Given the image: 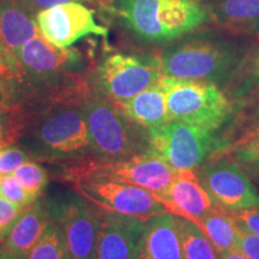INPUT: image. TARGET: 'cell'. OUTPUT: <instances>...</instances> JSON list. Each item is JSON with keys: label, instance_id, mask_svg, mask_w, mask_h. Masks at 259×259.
Listing matches in <instances>:
<instances>
[{"label": "cell", "instance_id": "obj_1", "mask_svg": "<svg viewBox=\"0 0 259 259\" xmlns=\"http://www.w3.org/2000/svg\"><path fill=\"white\" fill-rule=\"evenodd\" d=\"M198 30L173 41L158 54L162 72L171 78L203 80L223 89L252 42L227 32Z\"/></svg>", "mask_w": 259, "mask_h": 259}, {"label": "cell", "instance_id": "obj_2", "mask_svg": "<svg viewBox=\"0 0 259 259\" xmlns=\"http://www.w3.org/2000/svg\"><path fill=\"white\" fill-rule=\"evenodd\" d=\"M84 99L54 101L25 113L23 137L30 138L32 158L67 163L92 156Z\"/></svg>", "mask_w": 259, "mask_h": 259}, {"label": "cell", "instance_id": "obj_3", "mask_svg": "<svg viewBox=\"0 0 259 259\" xmlns=\"http://www.w3.org/2000/svg\"><path fill=\"white\" fill-rule=\"evenodd\" d=\"M113 11L139 40L171 44L209 23L198 0H115Z\"/></svg>", "mask_w": 259, "mask_h": 259}, {"label": "cell", "instance_id": "obj_4", "mask_svg": "<svg viewBox=\"0 0 259 259\" xmlns=\"http://www.w3.org/2000/svg\"><path fill=\"white\" fill-rule=\"evenodd\" d=\"M92 157L103 162H120L151 150L149 130L130 116L96 89L83 101Z\"/></svg>", "mask_w": 259, "mask_h": 259}, {"label": "cell", "instance_id": "obj_5", "mask_svg": "<svg viewBox=\"0 0 259 259\" xmlns=\"http://www.w3.org/2000/svg\"><path fill=\"white\" fill-rule=\"evenodd\" d=\"M169 120L219 132L234 112V103L213 83L163 76Z\"/></svg>", "mask_w": 259, "mask_h": 259}, {"label": "cell", "instance_id": "obj_6", "mask_svg": "<svg viewBox=\"0 0 259 259\" xmlns=\"http://www.w3.org/2000/svg\"><path fill=\"white\" fill-rule=\"evenodd\" d=\"M179 171L153 150L120 162H103L92 156L63 163L61 178L69 180L78 174H97L142 187L155 197L166 192Z\"/></svg>", "mask_w": 259, "mask_h": 259}, {"label": "cell", "instance_id": "obj_7", "mask_svg": "<svg viewBox=\"0 0 259 259\" xmlns=\"http://www.w3.org/2000/svg\"><path fill=\"white\" fill-rule=\"evenodd\" d=\"M162 77L158 54L115 52L97 65L94 89L113 102H122L153 87Z\"/></svg>", "mask_w": 259, "mask_h": 259}, {"label": "cell", "instance_id": "obj_8", "mask_svg": "<svg viewBox=\"0 0 259 259\" xmlns=\"http://www.w3.org/2000/svg\"><path fill=\"white\" fill-rule=\"evenodd\" d=\"M67 181L72 184L77 193L101 211L120 213L143 221L166 212L153 193L131 184L97 174H78Z\"/></svg>", "mask_w": 259, "mask_h": 259}, {"label": "cell", "instance_id": "obj_9", "mask_svg": "<svg viewBox=\"0 0 259 259\" xmlns=\"http://www.w3.org/2000/svg\"><path fill=\"white\" fill-rule=\"evenodd\" d=\"M150 148L178 171L197 169L218 147L216 132L169 120L149 130Z\"/></svg>", "mask_w": 259, "mask_h": 259}, {"label": "cell", "instance_id": "obj_10", "mask_svg": "<svg viewBox=\"0 0 259 259\" xmlns=\"http://www.w3.org/2000/svg\"><path fill=\"white\" fill-rule=\"evenodd\" d=\"M51 218L63 229L71 259H96L101 210L80 194L50 199Z\"/></svg>", "mask_w": 259, "mask_h": 259}, {"label": "cell", "instance_id": "obj_11", "mask_svg": "<svg viewBox=\"0 0 259 259\" xmlns=\"http://www.w3.org/2000/svg\"><path fill=\"white\" fill-rule=\"evenodd\" d=\"M196 170L204 189L226 211L259 206V192L253 180L229 156L208 158Z\"/></svg>", "mask_w": 259, "mask_h": 259}, {"label": "cell", "instance_id": "obj_12", "mask_svg": "<svg viewBox=\"0 0 259 259\" xmlns=\"http://www.w3.org/2000/svg\"><path fill=\"white\" fill-rule=\"evenodd\" d=\"M35 19L42 36L63 50L88 35H106L107 32V29L95 21L92 10L79 2L41 9Z\"/></svg>", "mask_w": 259, "mask_h": 259}, {"label": "cell", "instance_id": "obj_13", "mask_svg": "<svg viewBox=\"0 0 259 259\" xmlns=\"http://www.w3.org/2000/svg\"><path fill=\"white\" fill-rule=\"evenodd\" d=\"M167 212L193 223L206 213L221 208L200 183L196 169L181 170L162 196L157 197Z\"/></svg>", "mask_w": 259, "mask_h": 259}, {"label": "cell", "instance_id": "obj_14", "mask_svg": "<svg viewBox=\"0 0 259 259\" xmlns=\"http://www.w3.org/2000/svg\"><path fill=\"white\" fill-rule=\"evenodd\" d=\"M143 226V220L101 211L96 259H134Z\"/></svg>", "mask_w": 259, "mask_h": 259}, {"label": "cell", "instance_id": "obj_15", "mask_svg": "<svg viewBox=\"0 0 259 259\" xmlns=\"http://www.w3.org/2000/svg\"><path fill=\"white\" fill-rule=\"evenodd\" d=\"M134 259H183L176 215L166 211L145 220Z\"/></svg>", "mask_w": 259, "mask_h": 259}, {"label": "cell", "instance_id": "obj_16", "mask_svg": "<svg viewBox=\"0 0 259 259\" xmlns=\"http://www.w3.org/2000/svg\"><path fill=\"white\" fill-rule=\"evenodd\" d=\"M209 23L227 34L259 37V0H203Z\"/></svg>", "mask_w": 259, "mask_h": 259}, {"label": "cell", "instance_id": "obj_17", "mask_svg": "<svg viewBox=\"0 0 259 259\" xmlns=\"http://www.w3.org/2000/svg\"><path fill=\"white\" fill-rule=\"evenodd\" d=\"M51 221L50 199L38 197L19 216L8 235L0 241V246L19 258L27 259L29 252L40 240Z\"/></svg>", "mask_w": 259, "mask_h": 259}, {"label": "cell", "instance_id": "obj_18", "mask_svg": "<svg viewBox=\"0 0 259 259\" xmlns=\"http://www.w3.org/2000/svg\"><path fill=\"white\" fill-rule=\"evenodd\" d=\"M0 32L8 54L9 69L16 52L40 35L35 16L15 0H0Z\"/></svg>", "mask_w": 259, "mask_h": 259}, {"label": "cell", "instance_id": "obj_19", "mask_svg": "<svg viewBox=\"0 0 259 259\" xmlns=\"http://www.w3.org/2000/svg\"><path fill=\"white\" fill-rule=\"evenodd\" d=\"M218 147L209 158L221 157L229 150L259 137V99L234 108L227 124L216 132Z\"/></svg>", "mask_w": 259, "mask_h": 259}, {"label": "cell", "instance_id": "obj_20", "mask_svg": "<svg viewBox=\"0 0 259 259\" xmlns=\"http://www.w3.org/2000/svg\"><path fill=\"white\" fill-rule=\"evenodd\" d=\"M162 78L150 88L126 101L115 102V105L132 120L148 130L166 124L169 121V116L167 111L166 88Z\"/></svg>", "mask_w": 259, "mask_h": 259}, {"label": "cell", "instance_id": "obj_21", "mask_svg": "<svg viewBox=\"0 0 259 259\" xmlns=\"http://www.w3.org/2000/svg\"><path fill=\"white\" fill-rule=\"evenodd\" d=\"M222 90L234 108L259 99V40L252 42L240 66Z\"/></svg>", "mask_w": 259, "mask_h": 259}, {"label": "cell", "instance_id": "obj_22", "mask_svg": "<svg viewBox=\"0 0 259 259\" xmlns=\"http://www.w3.org/2000/svg\"><path fill=\"white\" fill-rule=\"evenodd\" d=\"M194 223L209 239L218 253L238 250L239 227L228 211L222 208L213 210Z\"/></svg>", "mask_w": 259, "mask_h": 259}, {"label": "cell", "instance_id": "obj_23", "mask_svg": "<svg viewBox=\"0 0 259 259\" xmlns=\"http://www.w3.org/2000/svg\"><path fill=\"white\" fill-rule=\"evenodd\" d=\"M177 223L181 245V258L219 259L218 251L196 223L178 216Z\"/></svg>", "mask_w": 259, "mask_h": 259}, {"label": "cell", "instance_id": "obj_24", "mask_svg": "<svg viewBox=\"0 0 259 259\" xmlns=\"http://www.w3.org/2000/svg\"><path fill=\"white\" fill-rule=\"evenodd\" d=\"M27 259H71L64 232L57 222L52 220Z\"/></svg>", "mask_w": 259, "mask_h": 259}, {"label": "cell", "instance_id": "obj_25", "mask_svg": "<svg viewBox=\"0 0 259 259\" xmlns=\"http://www.w3.org/2000/svg\"><path fill=\"white\" fill-rule=\"evenodd\" d=\"M14 176L21 185L35 197H41L44 194L48 183V174L40 163L32 160L24 162L14 171Z\"/></svg>", "mask_w": 259, "mask_h": 259}, {"label": "cell", "instance_id": "obj_26", "mask_svg": "<svg viewBox=\"0 0 259 259\" xmlns=\"http://www.w3.org/2000/svg\"><path fill=\"white\" fill-rule=\"evenodd\" d=\"M225 156L234 160L253 180L259 174V137L232 149Z\"/></svg>", "mask_w": 259, "mask_h": 259}, {"label": "cell", "instance_id": "obj_27", "mask_svg": "<svg viewBox=\"0 0 259 259\" xmlns=\"http://www.w3.org/2000/svg\"><path fill=\"white\" fill-rule=\"evenodd\" d=\"M0 196L19 206H23V208L30 206L38 198V197H35L34 194L28 192L21 185V183L16 179L14 174L0 177Z\"/></svg>", "mask_w": 259, "mask_h": 259}, {"label": "cell", "instance_id": "obj_28", "mask_svg": "<svg viewBox=\"0 0 259 259\" xmlns=\"http://www.w3.org/2000/svg\"><path fill=\"white\" fill-rule=\"evenodd\" d=\"M29 160H32V156L23 148L14 144L0 148V177L12 176L18 167Z\"/></svg>", "mask_w": 259, "mask_h": 259}, {"label": "cell", "instance_id": "obj_29", "mask_svg": "<svg viewBox=\"0 0 259 259\" xmlns=\"http://www.w3.org/2000/svg\"><path fill=\"white\" fill-rule=\"evenodd\" d=\"M27 208L19 206L0 196V241L8 235L10 229L15 225L19 216Z\"/></svg>", "mask_w": 259, "mask_h": 259}, {"label": "cell", "instance_id": "obj_30", "mask_svg": "<svg viewBox=\"0 0 259 259\" xmlns=\"http://www.w3.org/2000/svg\"><path fill=\"white\" fill-rule=\"evenodd\" d=\"M229 215L240 228L259 235V206L241 210V211L229 212Z\"/></svg>", "mask_w": 259, "mask_h": 259}, {"label": "cell", "instance_id": "obj_31", "mask_svg": "<svg viewBox=\"0 0 259 259\" xmlns=\"http://www.w3.org/2000/svg\"><path fill=\"white\" fill-rule=\"evenodd\" d=\"M238 250L250 259H259V235L239 227Z\"/></svg>", "mask_w": 259, "mask_h": 259}, {"label": "cell", "instance_id": "obj_32", "mask_svg": "<svg viewBox=\"0 0 259 259\" xmlns=\"http://www.w3.org/2000/svg\"><path fill=\"white\" fill-rule=\"evenodd\" d=\"M9 73L10 69L8 54H6L4 42H3L2 38V32H0V77H2V78H8Z\"/></svg>", "mask_w": 259, "mask_h": 259}, {"label": "cell", "instance_id": "obj_33", "mask_svg": "<svg viewBox=\"0 0 259 259\" xmlns=\"http://www.w3.org/2000/svg\"><path fill=\"white\" fill-rule=\"evenodd\" d=\"M29 3H31L35 8L38 9H47L52 8V6L65 4V3H71V2H79V0H28Z\"/></svg>", "mask_w": 259, "mask_h": 259}, {"label": "cell", "instance_id": "obj_34", "mask_svg": "<svg viewBox=\"0 0 259 259\" xmlns=\"http://www.w3.org/2000/svg\"><path fill=\"white\" fill-rule=\"evenodd\" d=\"M219 254V259H250L239 250H231L221 252Z\"/></svg>", "mask_w": 259, "mask_h": 259}, {"label": "cell", "instance_id": "obj_35", "mask_svg": "<svg viewBox=\"0 0 259 259\" xmlns=\"http://www.w3.org/2000/svg\"><path fill=\"white\" fill-rule=\"evenodd\" d=\"M8 105H9V96H8V92H6L4 78L0 77V109L4 108V107Z\"/></svg>", "mask_w": 259, "mask_h": 259}, {"label": "cell", "instance_id": "obj_36", "mask_svg": "<svg viewBox=\"0 0 259 259\" xmlns=\"http://www.w3.org/2000/svg\"><path fill=\"white\" fill-rule=\"evenodd\" d=\"M0 259H22V258H19L18 255L11 253L10 251L5 250L3 246H0Z\"/></svg>", "mask_w": 259, "mask_h": 259}, {"label": "cell", "instance_id": "obj_37", "mask_svg": "<svg viewBox=\"0 0 259 259\" xmlns=\"http://www.w3.org/2000/svg\"><path fill=\"white\" fill-rule=\"evenodd\" d=\"M253 183H254V185H255V187H257V190L259 192V174L253 179Z\"/></svg>", "mask_w": 259, "mask_h": 259}]
</instances>
